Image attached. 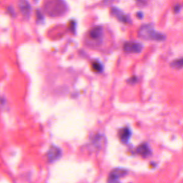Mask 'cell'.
Masks as SVG:
<instances>
[{
	"label": "cell",
	"mask_w": 183,
	"mask_h": 183,
	"mask_svg": "<svg viewBox=\"0 0 183 183\" xmlns=\"http://www.w3.org/2000/svg\"><path fill=\"white\" fill-rule=\"evenodd\" d=\"M103 34H104V31H103L102 27L96 26L93 27L92 30L89 32L88 36L91 40L94 41L96 43H101L103 39Z\"/></svg>",
	"instance_id": "3"
},
{
	"label": "cell",
	"mask_w": 183,
	"mask_h": 183,
	"mask_svg": "<svg viewBox=\"0 0 183 183\" xmlns=\"http://www.w3.org/2000/svg\"><path fill=\"white\" fill-rule=\"evenodd\" d=\"M113 1H114V0H104L103 2H104V5H109V4L112 3Z\"/></svg>",
	"instance_id": "14"
},
{
	"label": "cell",
	"mask_w": 183,
	"mask_h": 183,
	"mask_svg": "<svg viewBox=\"0 0 183 183\" xmlns=\"http://www.w3.org/2000/svg\"><path fill=\"white\" fill-rule=\"evenodd\" d=\"M62 155V152L59 148L55 146L50 147L47 152V157L50 162H53L59 159Z\"/></svg>",
	"instance_id": "8"
},
{
	"label": "cell",
	"mask_w": 183,
	"mask_h": 183,
	"mask_svg": "<svg viewBox=\"0 0 183 183\" xmlns=\"http://www.w3.org/2000/svg\"><path fill=\"white\" fill-rule=\"evenodd\" d=\"M46 14L52 17L64 15L67 11V6L63 0H49L44 7Z\"/></svg>",
	"instance_id": "1"
},
{
	"label": "cell",
	"mask_w": 183,
	"mask_h": 183,
	"mask_svg": "<svg viewBox=\"0 0 183 183\" xmlns=\"http://www.w3.org/2000/svg\"><path fill=\"white\" fill-rule=\"evenodd\" d=\"M19 8L21 13L24 17H30L31 11H32V7H31L30 4L28 2L27 0H20L19 2Z\"/></svg>",
	"instance_id": "7"
},
{
	"label": "cell",
	"mask_w": 183,
	"mask_h": 183,
	"mask_svg": "<svg viewBox=\"0 0 183 183\" xmlns=\"http://www.w3.org/2000/svg\"><path fill=\"white\" fill-rule=\"evenodd\" d=\"M181 8H182V7H181V5H180V4H178V5H176L174 7L175 12V13H179V12H180V11L181 10Z\"/></svg>",
	"instance_id": "13"
},
{
	"label": "cell",
	"mask_w": 183,
	"mask_h": 183,
	"mask_svg": "<svg viewBox=\"0 0 183 183\" xmlns=\"http://www.w3.org/2000/svg\"><path fill=\"white\" fill-rule=\"evenodd\" d=\"M92 69L95 72H101L103 70V65L100 62L95 61L92 63Z\"/></svg>",
	"instance_id": "11"
},
{
	"label": "cell",
	"mask_w": 183,
	"mask_h": 183,
	"mask_svg": "<svg viewBox=\"0 0 183 183\" xmlns=\"http://www.w3.org/2000/svg\"><path fill=\"white\" fill-rule=\"evenodd\" d=\"M136 151H137V154H139V155H142L143 157L148 156L149 154H150V149H149V146L147 144H142V145H140L137 147V149H136Z\"/></svg>",
	"instance_id": "10"
},
{
	"label": "cell",
	"mask_w": 183,
	"mask_h": 183,
	"mask_svg": "<svg viewBox=\"0 0 183 183\" xmlns=\"http://www.w3.org/2000/svg\"><path fill=\"white\" fill-rule=\"evenodd\" d=\"M170 65L171 67L175 68V69H181V68L182 67V59L180 58V59L174 60V61L170 64Z\"/></svg>",
	"instance_id": "12"
},
{
	"label": "cell",
	"mask_w": 183,
	"mask_h": 183,
	"mask_svg": "<svg viewBox=\"0 0 183 183\" xmlns=\"http://www.w3.org/2000/svg\"><path fill=\"white\" fill-rule=\"evenodd\" d=\"M132 132L131 130H130V128L128 127H124L122 128V130H120L119 132V137L122 143H127L129 141L130 137H131Z\"/></svg>",
	"instance_id": "9"
},
{
	"label": "cell",
	"mask_w": 183,
	"mask_h": 183,
	"mask_svg": "<svg viewBox=\"0 0 183 183\" xmlns=\"http://www.w3.org/2000/svg\"><path fill=\"white\" fill-rule=\"evenodd\" d=\"M111 13L120 22L124 23V24H130L131 23L130 17L127 14H124L121 9H118L117 7H112L111 9Z\"/></svg>",
	"instance_id": "5"
},
{
	"label": "cell",
	"mask_w": 183,
	"mask_h": 183,
	"mask_svg": "<svg viewBox=\"0 0 183 183\" xmlns=\"http://www.w3.org/2000/svg\"><path fill=\"white\" fill-rule=\"evenodd\" d=\"M143 49V44L137 42H127L123 46L124 51L127 53H140Z\"/></svg>",
	"instance_id": "4"
},
{
	"label": "cell",
	"mask_w": 183,
	"mask_h": 183,
	"mask_svg": "<svg viewBox=\"0 0 183 183\" xmlns=\"http://www.w3.org/2000/svg\"><path fill=\"white\" fill-rule=\"evenodd\" d=\"M137 16L140 17V18H142V17H143V14L142 13H137Z\"/></svg>",
	"instance_id": "15"
},
{
	"label": "cell",
	"mask_w": 183,
	"mask_h": 183,
	"mask_svg": "<svg viewBox=\"0 0 183 183\" xmlns=\"http://www.w3.org/2000/svg\"><path fill=\"white\" fill-rule=\"evenodd\" d=\"M138 36L145 40H153L157 42L164 41L166 38L165 35L162 33L157 32L155 30L152 24H144L140 28L138 32Z\"/></svg>",
	"instance_id": "2"
},
{
	"label": "cell",
	"mask_w": 183,
	"mask_h": 183,
	"mask_svg": "<svg viewBox=\"0 0 183 183\" xmlns=\"http://www.w3.org/2000/svg\"><path fill=\"white\" fill-rule=\"evenodd\" d=\"M127 174V171L123 168H115L109 175L108 181H119V179L125 176Z\"/></svg>",
	"instance_id": "6"
}]
</instances>
